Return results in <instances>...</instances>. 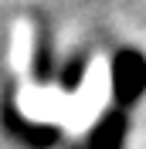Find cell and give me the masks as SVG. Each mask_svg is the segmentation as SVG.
I'll use <instances>...</instances> for the list:
<instances>
[{
    "label": "cell",
    "mask_w": 146,
    "mask_h": 149,
    "mask_svg": "<svg viewBox=\"0 0 146 149\" xmlns=\"http://www.w3.org/2000/svg\"><path fill=\"white\" fill-rule=\"evenodd\" d=\"M143 81H146L143 61H139L136 54L119 58V65H116V88H119V98H136L139 88H143Z\"/></svg>",
    "instance_id": "6da1fadb"
}]
</instances>
